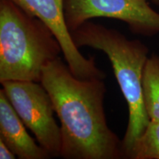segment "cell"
I'll list each match as a JSON object with an SVG mask.
<instances>
[{"label": "cell", "mask_w": 159, "mask_h": 159, "mask_svg": "<svg viewBox=\"0 0 159 159\" xmlns=\"http://www.w3.org/2000/svg\"><path fill=\"white\" fill-rule=\"evenodd\" d=\"M64 16L71 32L94 18H108L128 25L137 35L159 33V13L148 0H64Z\"/></svg>", "instance_id": "obj_5"}, {"label": "cell", "mask_w": 159, "mask_h": 159, "mask_svg": "<svg viewBox=\"0 0 159 159\" xmlns=\"http://www.w3.org/2000/svg\"><path fill=\"white\" fill-rule=\"evenodd\" d=\"M41 83L61 122V158H123L122 140L105 118L104 80L77 78L58 57L43 69Z\"/></svg>", "instance_id": "obj_1"}, {"label": "cell", "mask_w": 159, "mask_h": 159, "mask_svg": "<svg viewBox=\"0 0 159 159\" xmlns=\"http://www.w3.org/2000/svg\"><path fill=\"white\" fill-rule=\"evenodd\" d=\"M152 2L156 5H159V0H152Z\"/></svg>", "instance_id": "obj_11"}, {"label": "cell", "mask_w": 159, "mask_h": 159, "mask_svg": "<svg viewBox=\"0 0 159 159\" xmlns=\"http://www.w3.org/2000/svg\"><path fill=\"white\" fill-rule=\"evenodd\" d=\"M2 85L9 101L39 144L52 158L61 157V126L54 118L55 111L51 97L41 83L11 80Z\"/></svg>", "instance_id": "obj_4"}, {"label": "cell", "mask_w": 159, "mask_h": 159, "mask_svg": "<svg viewBox=\"0 0 159 159\" xmlns=\"http://www.w3.org/2000/svg\"><path fill=\"white\" fill-rule=\"evenodd\" d=\"M77 48L89 47L105 53L128 108V122L122 140L123 158H128L134 143L149 122L143 99V73L149 49L139 40H130L116 30L90 21L71 32Z\"/></svg>", "instance_id": "obj_2"}, {"label": "cell", "mask_w": 159, "mask_h": 159, "mask_svg": "<svg viewBox=\"0 0 159 159\" xmlns=\"http://www.w3.org/2000/svg\"><path fill=\"white\" fill-rule=\"evenodd\" d=\"M17 157L8 147L0 139V158L1 159H15Z\"/></svg>", "instance_id": "obj_10"}, {"label": "cell", "mask_w": 159, "mask_h": 159, "mask_svg": "<svg viewBox=\"0 0 159 159\" xmlns=\"http://www.w3.org/2000/svg\"><path fill=\"white\" fill-rule=\"evenodd\" d=\"M0 139L20 159H48L52 157L30 136L26 126L6 96L0 90Z\"/></svg>", "instance_id": "obj_7"}, {"label": "cell", "mask_w": 159, "mask_h": 159, "mask_svg": "<svg viewBox=\"0 0 159 159\" xmlns=\"http://www.w3.org/2000/svg\"><path fill=\"white\" fill-rule=\"evenodd\" d=\"M62 53L49 27L11 0H0V82L41 83L43 69Z\"/></svg>", "instance_id": "obj_3"}, {"label": "cell", "mask_w": 159, "mask_h": 159, "mask_svg": "<svg viewBox=\"0 0 159 159\" xmlns=\"http://www.w3.org/2000/svg\"><path fill=\"white\" fill-rule=\"evenodd\" d=\"M128 158L159 159L158 121H150L144 133L134 143Z\"/></svg>", "instance_id": "obj_9"}, {"label": "cell", "mask_w": 159, "mask_h": 159, "mask_svg": "<svg viewBox=\"0 0 159 159\" xmlns=\"http://www.w3.org/2000/svg\"><path fill=\"white\" fill-rule=\"evenodd\" d=\"M143 99L150 120L159 122V55L148 57L143 73Z\"/></svg>", "instance_id": "obj_8"}, {"label": "cell", "mask_w": 159, "mask_h": 159, "mask_svg": "<svg viewBox=\"0 0 159 159\" xmlns=\"http://www.w3.org/2000/svg\"><path fill=\"white\" fill-rule=\"evenodd\" d=\"M30 15L49 27L59 41L62 53L72 74L79 79L105 78L104 71L95 63L94 57L87 58L80 53L66 23L64 0H11Z\"/></svg>", "instance_id": "obj_6"}]
</instances>
